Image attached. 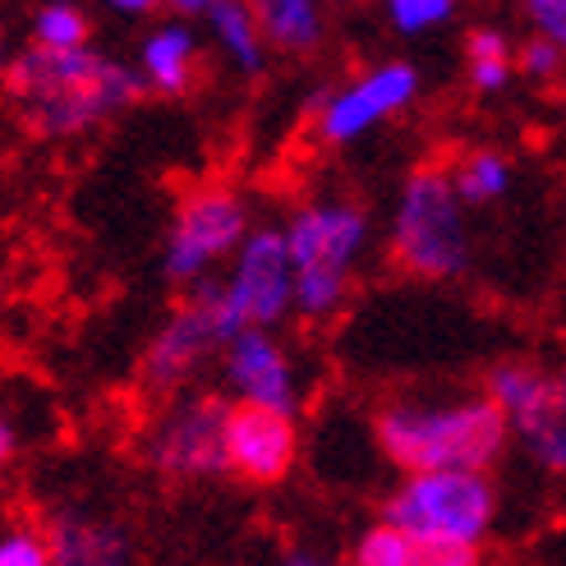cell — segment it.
<instances>
[{
	"label": "cell",
	"mask_w": 566,
	"mask_h": 566,
	"mask_svg": "<svg viewBox=\"0 0 566 566\" xmlns=\"http://www.w3.org/2000/svg\"><path fill=\"white\" fill-rule=\"evenodd\" d=\"M134 65L106 55L102 46L51 51L23 42L6 65V97L19 125L42 144H74L144 97Z\"/></svg>",
	"instance_id": "1"
},
{
	"label": "cell",
	"mask_w": 566,
	"mask_h": 566,
	"mask_svg": "<svg viewBox=\"0 0 566 566\" xmlns=\"http://www.w3.org/2000/svg\"><path fill=\"white\" fill-rule=\"evenodd\" d=\"M512 419L489 391L396 396L374 415V442L401 470H493L512 447Z\"/></svg>",
	"instance_id": "2"
},
{
	"label": "cell",
	"mask_w": 566,
	"mask_h": 566,
	"mask_svg": "<svg viewBox=\"0 0 566 566\" xmlns=\"http://www.w3.org/2000/svg\"><path fill=\"white\" fill-rule=\"evenodd\" d=\"M387 249L401 272L419 281H457L474 263L470 203L461 198L451 166L423 161L401 180L391 203Z\"/></svg>",
	"instance_id": "3"
},
{
	"label": "cell",
	"mask_w": 566,
	"mask_h": 566,
	"mask_svg": "<svg viewBox=\"0 0 566 566\" xmlns=\"http://www.w3.org/2000/svg\"><path fill=\"white\" fill-rule=\"evenodd\" d=\"M240 327L231 300H226L221 276H208L198 286L185 291V300L161 318V327L148 336L144 359H138V382L148 396L171 401L180 396L198 374L208 369L212 359H221L226 342H231Z\"/></svg>",
	"instance_id": "4"
},
{
	"label": "cell",
	"mask_w": 566,
	"mask_h": 566,
	"mask_svg": "<svg viewBox=\"0 0 566 566\" xmlns=\"http://www.w3.org/2000/svg\"><path fill=\"white\" fill-rule=\"evenodd\" d=\"M382 521L419 539L484 544L497 521V484L489 470H415L382 497Z\"/></svg>",
	"instance_id": "5"
},
{
	"label": "cell",
	"mask_w": 566,
	"mask_h": 566,
	"mask_svg": "<svg viewBox=\"0 0 566 566\" xmlns=\"http://www.w3.org/2000/svg\"><path fill=\"white\" fill-rule=\"evenodd\" d=\"M253 231L249 198L231 185H198L180 198V208L166 226L161 244V276L189 291L198 281L217 276L221 263L235 259V249Z\"/></svg>",
	"instance_id": "6"
},
{
	"label": "cell",
	"mask_w": 566,
	"mask_h": 566,
	"mask_svg": "<svg viewBox=\"0 0 566 566\" xmlns=\"http://www.w3.org/2000/svg\"><path fill=\"white\" fill-rule=\"evenodd\" d=\"M226 419H231V396L212 391H180L148 419L144 429V461L176 484H208L226 479Z\"/></svg>",
	"instance_id": "7"
},
{
	"label": "cell",
	"mask_w": 566,
	"mask_h": 566,
	"mask_svg": "<svg viewBox=\"0 0 566 566\" xmlns=\"http://www.w3.org/2000/svg\"><path fill=\"white\" fill-rule=\"evenodd\" d=\"M419 88H423L419 65L401 61V55L374 61L369 70L318 93L314 111H308V134H314L318 148H350L374 129H382L387 120H396L401 111H410Z\"/></svg>",
	"instance_id": "8"
},
{
	"label": "cell",
	"mask_w": 566,
	"mask_h": 566,
	"mask_svg": "<svg viewBox=\"0 0 566 566\" xmlns=\"http://www.w3.org/2000/svg\"><path fill=\"white\" fill-rule=\"evenodd\" d=\"M295 259L281 226H253L235 259L226 263L221 286L240 327H281L295 318Z\"/></svg>",
	"instance_id": "9"
},
{
	"label": "cell",
	"mask_w": 566,
	"mask_h": 566,
	"mask_svg": "<svg viewBox=\"0 0 566 566\" xmlns=\"http://www.w3.org/2000/svg\"><path fill=\"white\" fill-rule=\"evenodd\" d=\"M221 387L235 406H263L295 415L300 410V369L276 327H244L221 350Z\"/></svg>",
	"instance_id": "10"
},
{
	"label": "cell",
	"mask_w": 566,
	"mask_h": 566,
	"mask_svg": "<svg viewBox=\"0 0 566 566\" xmlns=\"http://www.w3.org/2000/svg\"><path fill=\"white\" fill-rule=\"evenodd\" d=\"M286 244L295 268H342L355 272L364 249L374 240V221L355 198H308L286 221Z\"/></svg>",
	"instance_id": "11"
},
{
	"label": "cell",
	"mask_w": 566,
	"mask_h": 566,
	"mask_svg": "<svg viewBox=\"0 0 566 566\" xmlns=\"http://www.w3.org/2000/svg\"><path fill=\"white\" fill-rule=\"evenodd\" d=\"M226 461H231V474L253 489L281 484L300 461L295 415L231 401V419H226Z\"/></svg>",
	"instance_id": "12"
},
{
	"label": "cell",
	"mask_w": 566,
	"mask_h": 566,
	"mask_svg": "<svg viewBox=\"0 0 566 566\" xmlns=\"http://www.w3.org/2000/svg\"><path fill=\"white\" fill-rule=\"evenodd\" d=\"M42 530L51 544V566H134L129 530L88 506H55Z\"/></svg>",
	"instance_id": "13"
},
{
	"label": "cell",
	"mask_w": 566,
	"mask_h": 566,
	"mask_svg": "<svg viewBox=\"0 0 566 566\" xmlns=\"http://www.w3.org/2000/svg\"><path fill=\"white\" fill-rule=\"evenodd\" d=\"M134 70L144 88L157 97H189L198 88V70H203V38L180 14L157 19L144 38H138Z\"/></svg>",
	"instance_id": "14"
},
{
	"label": "cell",
	"mask_w": 566,
	"mask_h": 566,
	"mask_svg": "<svg viewBox=\"0 0 566 566\" xmlns=\"http://www.w3.org/2000/svg\"><path fill=\"white\" fill-rule=\"evenodd\" d=\"M484 391L497 401V410L512 419V433L539 423L544 415H553L562 406L557 396V374H548L544 364L534 359H497L484 374Z\"/></svg>",
	"instance_id": "15"
},
{
	"label": "cell",
	"mask_w": 566,
	"mask_h": 566,
	"mask_svg": "<svg viewBox=\"0 0 566 566\" xmlns=\"http://www.w3.org/2000/svg\"><path fill=\"white\" fill-rule=\"evenodd\" d=\"M203 23H208V38L221 51V61L231 65L240 78H259L268 70V61L276 55L249 0H221Z\"/></svg>",
	"instance_id": "16"
},
{
	"label": "cell",
	"mask_w": 566,
	"mask_h": 566,
	"mask_svg": "<svg viewBox=\"0 0 566 566\" xmlns=\"http://www.w3.org/2000/svg\"><path fill=\"white\" fill-rule=\"evenodd\" d=\"M276 55H314L327 38V0H249Z\"/></svg>",
	"instance_id": "17"
},
{
	"label": "cell",
	"mask_w": 566,
	"mask_h": 566,
	"mask_svg": "<svg viewBox=\"0 0 566 566\" xmlns=\"http://www.w3.org/2000/svg\"><path fill=\"white\" fill-rule=\"evenodd\" d=\"M516 51L521 42H512V33L497 23H474L465 33V78L479 97H497L521 78L516 70Z\"/></svg>",
	"instance_id": "18"
},
{
	"label": "cell",
	"mask_w": 566,
	"mask_h": 566,
	"mask_svg": "<svg viewBox=\"0 0 566 566\" xmlns=\"http://www.w3.org/2000/svg\"><path fill=\"white\" fill-rule=\"evenodd\" d=\"M350 566H433V539H419V534L378 516L355 534Z\"/></svg>",
	"instance_id": "19"
},
{
	"label": "cell",
	"mask_w": 566,
	"mask_h": 566,
	"mask_svg": "<svg viewBox=\"0 0 566 566\" xmlns=\"http://www.w3.org/2000/svg\"><path fill=\"white\" fill-rule=\"evenodd\" d=\"M451 180H457V189H461V198L470 208H493L512 193L516 166L497 148H470V153H461L457 161H451Z\"/></svg>",
	"instance_id": "20"
},
{
	"label": "cell",
	"mask_w": 566,
	"mask_h": 566,
	"mask_svg": "<svg viewBox=\"0 0 566 566\" xmlns=\"http://www.w3.org/2000/svg\"><path fill=\"white\" fill-rule=\"evenodd\" d=\"M28 42L51 46V51L93 46V14L78 0H42L33 19H28Z\"/></svg>",
	"instance_id": "21"
},
{
	"label": "cell",
	"mask_w": 566,
	"mask_h": 566,
	"mask_svg": "<svg viewBox=\"0 0 566 566\" xmlns=\"http://www.w3.org/2000/svg\"><path fill=\"white\" fill-rule=\"evenodd\" d=\"M350 300V272L342 268H300L295 276V318L304 323H327L346 308Z\"/></svg>",
	"instance_id": "22"
},
{
	"label": "cell",
	"mask_w": 566,
	"mask_h": 566,
	"mask_svg": "<svg viewBox=\"0 0 566 566\" xmlns=\"http://www.w3.org/2000/svg\"><path fill=\"white\" fill-rule=\"evenodd\" d=\"M461 0H382V19L391 33L401 38H423V33H438L457 19Z\"/></svg>",
	"instance_id": "23"
},
{
	"label": "cell",
	"mask_w": 566,
	"mask_h": 566,
	"mask_svg": "<svg viewBox=\"0 0 566 566\" xmlns=\"http://www.w3.org/2000/svg\"><path fill=\"white\" fill-rule=\"evenodd\" d=\"M516 438H521V447L530 451V461L539 465L544 474L566 479V406H557V410L544 415L539 423L521 429Z\"/></svg>",
	"instance_id": "24"
},
{
	"label": "cell",
	"mask_w": 566,
	"mask_h": 566,
	"mask_svg": "<svg viewBox=\"0 0 566 566\" xmlns=\"http://www.w3.org/2000/svg\"><path fill=\"white\" fill-rule=\"evenodd\" d=\"M0 566H51V544L42 525L10 521L0 534Z\"/></svg>",
	"instance_id": "25"
},
{
	"label": "cell",
	"mask_w": 566,
	"mask_h": 566,
	"mask_svg": "<svg viewBox=\"0 0 566 566\" xmlns=\"http://www.w3.org/2000/svg\"><path fill=\"white\" fill-rule=\"evenodd\" d=\"M516 70H521V78L548 88V83H557V78L566 74V51H562L557 42H548V38H534V33H530V38L521 42V51H516Z\"/></svg>",
	"instance_id": "26"
},
{
	"label": "cell",
	"mask_w": 566,
	"mask_h": 566,
	"mask_svg": "<svg viewBox=\"0 0 566 566\" xmlns=\"http://www.w3.org/2000/svg\"><path fill=\"white\" fill-rule=\"evenodd\" d=\"M525 33L548 38L566 51V0H516Z\"/></svg>",
	"instance_id": "27"
},
{
	"label": "cell",
	"mask_w": 566,
	"mask_h": 566,
	"mask_svg": "<svg viewBox=\"0 0 566 566\" xmlns=\"http://www.w3.org/2000/svg\"><path fill=\"white\" fill-rule=\"evenodd\" d=\"M102 6L125 14V19H148V14H157L166 6V0H102Z\"/></svg>",
	"instance_id": "28"
},
{
	"label": "cell",
	"mask_w": 566,
	"mask_h": 566,
	"mask_svg": "<svg viewBox=\"0 0 566 566\" xmlns=\"http://www.w3.org/2000/svg\"><path fill=\"white\" fill-rule=\"evenodd\" d=\"M221 0H166V10L180 14V19H208Z\"/></svg>",
	"instance_id": "29"
},
{
	"label": "cell",
	"mask_w": 566,
	"mask_h": 566,
	"mask_svg": "<svg viewBox=\"0 0 566 566\" xmlns=\"http://www.w3.org/2000/svg\"><path fill=\"white\" fill-rule=\"evenodd\" d=\"M276 566H332V562L323 553H314V548H291V553H281Z\"/></svg>",
	"instance_id": "30"
},
{
	"label": "cell",
	"mask_w": 566,
	"mask_h": 566,
	"mask_svg": "<svg viewBox=\"0 0 566 566\" xmlns=\"http://www.w3.org/2000/svg\"><path fill=\"white\" fill-rule=\"evenodd\" d=\"M14 451H19V433H14V419L6 415V419H0V457H14Z\"/></svg>",
	"instance_id": "31"
},
{
	"label": "cell",
	"mask_w": 566,
	"mask_h": 566,
	"mask_svg": "<svg viewBox=\"0 0 566 566\" xmlns=\"http://www.w3.org/2000/svg\"><path fill=\"white\" fill-rule=\"evenodd\" d=\"M557 396H562V406H566V369H557Z\"/></svg>",
	"instance_id": "32"
}]
</instances>
